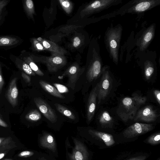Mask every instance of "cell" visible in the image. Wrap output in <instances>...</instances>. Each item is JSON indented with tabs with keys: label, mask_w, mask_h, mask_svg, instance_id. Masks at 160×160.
Instances as JSON below:
<instances>
[{
	"label": "cell",
	"mask_w": 160,
	"mask_h": 160,
	"mask_svg": "<svg viewBox=\"0 0 160 160\" xmlns=\"http://www.w3.org/2000/svg\"><path fill=\"white\" fill-rule=\"evenodd\" d=\"M145 57L142 58L143 65V72L145 78L147 79H149L153 75L155 72V63L154 59L155 58L150 56L149 52L145 53Z\"/></svg>",
	"instance_id": "obj_14"
},
{
	"label": "cell",
	"mask_w": 160,
	"mask_h": 160,
	"mask_svg": "<svg viewBox=\"0 0 160 160\" xmlns=\"http://www.w3.org/2000/svg\"><path fill=\"white\" fill-rule=\"evenodd\" d=\"M58 1L66 13L69 14L71 13L73 8V4L71 1L68 0H59Z\"/></svg>",
	"instance_id": "obj_28"
},
{
	"label": "cell",
	"mask_w": 160,
	"mask_h": 160,
	"mask_svg": "<svg viewBox=\"0 0 160 160\" xmlns=\"http://www.w3.org/2000/svg\"><path fill=\"white\" fill-rule=\"evenodd\" d=\"M4 84V82L2 77L1 67L0 64V94H1L2 92V89Z\"/></svg>",
	"instance_id": "obj_34"
},
{
	"label": "cell",
	"mask_w": 160,
	"mask_h": 160,
	"mask_svg": "<svg viewBox=\"0 0 160 160\" xmlns=\"http://www.w3.org/2000/svg\"><path fill=\"white\" fill-rule=\"evenodd\" d=\"M41 145L52 150L55 148V143L52 136L49 134L46 133L41 138L40 140Z\"/></svg>",
	"instance_id": "obj_20"
},
{
	"label": "cell",
	"mask_w": 160,
	"mask_h": 160,
	"mask_svg": "<svg viewBox=\"0 0 160 160\" xmlns=\"http://www.w3.org/2000/svg\"><path fill=\"white\" fill-rule=\"evenodd\" d=\"M34 102L37 107L45 117L50 122H57V117L54 110L45 100L41 98H35Z\"/></svg>",
	"instance_id": "obj_10"
},
{
	"label": "cell",
	"mask_w": 160,
	"mask_h": 160,
	"mask_svg": "<svg viewBox=\"0 0 160 160\" xmlns=\"http://www.w3.org/2000/svg\"><path fill=\"white\" fill-rule=\"evenodd\" d=\"M23 60L24 61L29 65L35 74L40 76H43L44 75L43 73L40 70L30 57H24Z\"/></svg>",
	"instance_id": "obj_25"
},
{
	"label": "cell",
	"mask_w": 160,
	"mask_h": 160,
	"mask_svg": "<svg viewBox=\"0 0 160 160\" xmlns=\"http://www.w3.org/2000/svg\"><path fill=\"white\" fill-rule=\"evenodd\" d=\"M24 10L28 17L32 19L35 14L33 2L32 0H26L23 2Z\"/></svg>",
	"instance_id": "obj_23"
},
{
	"label": "cell",
	"mask_w": 160,
	"mask_h": 160,
	"mask_svg": "<svg viewBox=\"0 0 160 160\" xmlns=\"http://www.w3.org/2000/svg\"><path fill=\"white\" fill-rule=\"evenodd\" d=\"M109 69V67L107 66H104L102 68L97 96L98 104L106 98L110 90L111 82Z\"/></svg>",
	"instance_id": "obj_6"
},
{
	"label": "cell",
	"mask_w": 160,
	"mask_h": 160,
	"mask_svg": "<svg viewBox=\"0 0 160 160\" xmlns=\"http://www.w3.org/2000/svg\"><path fill=\"white\" fill-rule=\"evenodd\" d=\"M148 143L152 145H156L160 142L159 132L154 134L149 137L147 140Z\"/></svg>",
	"instance_id": "obj_29"
},
{
	"label": "cell",
	"mask_w": 160,
	"mask_h": 160,
	"mask_svg": "<svg viewBox=\"0 0 160 160\" xmlns=\"http://www.w3.org/2000/svg\"><path fill=\"white\" fill-rule=\"evenodd\" d=\"M160 4V0H133L118 10L117 14H142Z\"/></svg>",
	"instance_id": "obj_3"
},
{
	"label": "cell",
	"mask_w": 160,
	"mask_h": 160,
	"mask_svg": "<svg viewBox=\"0 0 160 160\" xmlns=\"http://www.w3.org/2000/svg\"><path fill=\"white\" fill-rule=\"evenodd\" d=\"M26 119L31 121H37L42 118L40 113L37 110H32L28 113L25 116Z\"/></svg>",
	"instance_id": "obj_26"
},
{
	"label": "cell",
	"mask_w": 160,
	"mask_h": 160,
	"mask_svg": "<svg viewBox=\"0 0 160 160\" xmlns=\"http://www.w3.org/2000/svg\"><path fill=\"white\" fill-rule=\"evenodd\" d=\"M54 106L57 110L63 115L71 119L75 120L76 117L74 114L64 106L58 103H55Z\"/></svg>",
	"instance_id": "obj_24"
},
{
	"label": "cell",
	"mask_w": 160,
	"mask_h": 160,
	"mask_svg": "<svg viewBox=\"0 0 160 160\" xmlns=\"http://www.w3.org/2000/svg\"><path fill=\"white\" fill-rule=\"evenodd\" d=\"M16 63L18 68L27 74L32 76L35 75L34 72L32 70L29 65L24 61L18 58L16 60Z\"/></svg>",
	"instance_id": "obj_22"
},
{
	"label": "cell",
	"mask_w": 160,
	"mask_h": 160,
	"mask_svg": "<svg viewBox=\"0 0 160 160\" xmlns=\"http://www.w3.org/2000/svg\"><path fill=\"white\" fill-rule=\"evenodd\" d=\"M135 121L151 122L155 121L158 117L156 111L151 106H147L139 110L135 116Z\"/></svg>",
	"instance_id": "obj_12"
},
{
	"label": "cell",
	"mask_w": 160,
	"mask_h": 160,
	"mask_svg": "<svg viewBox=\"0 0 160 160\" xmlns=\"http://www.w3.org/2000/svg\"><path fill=\"white\" fill-rule=\"evenodd\" d=\"M155 28L156 24L153 23L144 31L138 42V46L140 51L143 52L147 50L154 38Z\"/></svg>",
	"instance_id": "obj_11"
},
{
	"label": "cell",
	"mask_w": 160,
	"mask_h": 160,
	"mask_svg": "<svg viewBox=\"0 0 160 160\" xmlns=\"http://www.w3.org/2000/svg\"><path fill=\"white\" fill-rule=\"evenodd\" d=\"M31 41L32 46L35 50L40 51L46 50L42 44L38 41L37 39L33 38Z\"/></svg>",
	"instance_id": "obj_30"
},
{
	"label": "cell",
	"mask_w": 160,
	"mask_h": 160,
	"mask_svg": "<svg viewBox=\"0 0 160 160\" xmlns=\"http://www.w3.org/2000/svg\"><path fill=\"white\" fill-rule=\"evenodd\" d=\"M123 31L120 24L108 28L104 37L105 47L111 59L116 64L118 62V52Z\"/></svg>",
	"instance_id": "obj_1"
},
{
	"label": "cell",
	"mask_w": 160,
	"mask_h": 160,
	"mask_svg": "<svg viewBox=\"0 0 160 160\" xmlns=\"http://www.w3.org/2000/svg\"><path fill=\"white\" fill-rule=\"evenodd\" d=\"M122 2V0H97L87 5L81 12L82 17L85 15L99 12Z\"/></svg>",
	"instance_id": "obj_5"
},
{
	"label": "cell",
	"mask_w": 160,
	"mask_h": 160,
	"mask_svg": "<svg viewBox=\"0 0 160 160\" xmlns=\"http://www.w3.org/2000/svg\"><path fill=\"white\" fill-rule=\"evenodd\" d=\"M99 87V82L91 91L88 98L87 111V120L90 122L92 119L96 109L97 98Z\"/></svg>",
	"instance_id": "obj_13"
},
{
	"label": "cell",
	"mask_w": 160,
	"mask_h": 160,
	"mask_svg": "<svg viewBox=\"0 0 160 160\" xmlns=\"http://www.w3.org/2000/svg\"><path fill=\"white\" fill-rule=\"evenodd\" d=\"M147 98L135 94L133 97L123 98L118 109V114L123 120L134 118L140 107L146 102Z\"/></svg>",
	"instance_id": "obj_2"
},
{
	"label": "cell",
	"mask_w": 160,
	"mask_h": 160,
	"mask_svg": "<svg viewBox=\"0 0 160 160\" xmlns=\"http://www.w3.org/2000/svg\"><path fill=\"white\" fill-rule=\"evenodd\" d=\"M81 43V40L79 37L76 36L75 37L73 40L72 46L75 48L78 47Z\"/></svg>",
	"instance_id": "obj_33"
},
{
	"label": "cell",
	"mask_w": 160,
	"mask_h": 160,
	"mask_svg": "<svg viewBox=\"0 0 160 160\" xmlns=\"http://www.w3.org/2000/svg\"><path fill=\"white\" fill-rule=\"evenodd\" d=\"M0 126L4 127H8L7 124L0 118Z\"/></svg>",
	"instance_id": "obj_38"
},
{
	"label": "cell",
	"mask_w": 160,
	"mask_h": 160,
	"mask_svg": "<svg viewBox=\"0 0 160 160\" xmlns=\"http://www.w3.org/2000/svg\"><path fill=\"white\" fill-rule=\"evenodd\" d=\"M86 77L89 82L97 79L102 73V61L100 53V48L98 42L92 47Z\"/></svg>",
	"instance_id": "obj_4"
},
{
	"label": "cell",
	"mask_w": 160,
	"mask_h": 160,
	"mask_svg": "<svg viewBox=\"0 0 160 160\" xmlns=\"http://www.w3.org/2000/svg\"><path fill=\"white\" fill-rule=\"evenodd\" d=\"M146 156H138L134 157H132L127 160H145L146 158Z\"/></svg>",
	"instance_id": "obj_36"
},
{
	"label": "cell",
	"mask_w": 160,
	"mask_h": 160,
	"mask_svg": "<svg viewBox=\"0 0 160 160\" xmlns=\"http://www.w3.org/2000/svg\"><path fill=\"white\" fill-rule=\"evenodd\" d=\"M37 39L42 44L46 50L50 51L52 53L62 55L67 53V51L65 49L59 46L54 42L43 39L41 37H39Z\"/></svg>",
	"instance_id": "obj_16"
},
{
	"label": "cell",
	"mask_w": 160,
	"mask_h": 160,
	"mask_svg": "<svg viewBox=\"0 0 160 160\" xmlns=\"http://www.w3.org/2000/svg\"><path fill=\"white\" fill-rule=\"evenodd\" d=\"M72 158L73 160H86L87 152L81 144L79 143L76 144Z\"/></svg>",
	"instance_id": "obj_18"
},
{
	"label": "cell",
	"mask_w": 160,
	"mask_h": 160,
	"mask_svg": "<svg viewBox=\"0 0 160 160\" xmlns=\"http://www.w3.org/2000/svg\"><path fill=\"white\" fill-rule=\"evenodd\" d=\"M43 62L49 72H55L66 65L67 60L64 55L52 53L51 55L45 58Z\"/></svg>",
	"instance_id": "obj_7"
},
{
	"label": "cell",
	"mask_w": 160,
	"mask_h": 160,
	"mask_svg": "<svg viewBox=\"0 0 160 160\" xmlns=\"http://www.w3.org/2000/svg\"><path fill=\"white\" fill-rule=\"evenodd\" d=\"M84 70V68H81L77 63H74L68 67L61 77L66 76L68 77L67 86L74 90L77 82Z\"/></svg>",
	"instance_id": "obj_9"
},
{
	"label": "cell",
	"mask_w": 160,
	"mask_h": 160,
	"mask_svg": "<svg viewBox=\"0 0 160 160\" xmlns=\"http://www.w3.org/2000/svg\"><path fill=\"white\" fill-rule=\"evenodd\" d=\"M22 76L25 82L29 84L31 83V78L28 75L23 72H22Z\"/></svg>",
	"instance_id": "obj_35"
},
{
	"label": "cell",
	"mask_w": 160,
	"mask_h": 160,
	"mask_svg": "<svg viewBox=\"0 0 160 160\" xmlns=\"http://www.w3.org/2000/svg\"><path fill=\"white\" fill-rule=\"evenodd\" d=\"M99 122L102 125L110 124L112 121V118L107 111L103 112L99 117Z\"/></svg>",
	"instance_id": "obj_27"
},
{
	"label": "cell",
	"mask_w": 160,
	"mask_h": 160,
	"mask_svg": "<svg viewBox=\"0 0 160 160\" xmlns=\"http://www.w3.org/2000/svg\"><path fill=\"white\" fill-rule=\"evenodd\" d=\"M39 83L42 88L51 95L56 97L63 99L65 97L57 89L46 81L40 80Z\"/></svg>",
	"instance_id": "obj_19"
},
{
	"label": "cell",
	"mask_w": 160,
	"mask_h": 160,
	"mask_svg": "<svg viewBox=\"0 0 160 160\" xmlns=\"http://www.w3.org/2000/svg\"><path fill=\"white\" fill-rule=\"evenodd\" d=\"M153 128L152 124L136 122L127 128L124 131L123 135L126 138H132L146 133Z\"/></svg>",
	"instance_id": "obj_8"
},
{
	"label": "cell",
	"mask_w": 160,
	"mask_h": 160,
	"mask_svg": "<svg viewBox=\"0 0 160 160\" xmlns=\"http://www.w3.org/2000/svg\"><path fill=\"white\" fill-rule=\"evenodd\" d=\"M1 142V140L0 139V144Z\"/></svg>",
	"instance_id": "obj_41"
},
{
	"label": "cell",
	"mask_w": 160,
	"mask_h": 160,
	"mask_svg": "<svg viewBox=\"0 0 160 160\" xmlns=\"http://www.w3.org/2000/svg\"><path fill=\"white\" fill-rule=\"evenodd\" d=\"M9 1L7 0L0 1V20L2 17V14L4 8L8 4Z\"/></svg>",
	"instance_id": "obj_32"
},
{
	"label": "cell",
	"mask_w": 160,
	"mask_h": 160,
	"mask_svg": "<svg viewBox=\"0 0 160 160\" xmlns=\"http://www.w3.org/2000/svg\"><path fill=\"white\" fill-rule=\"evenodd\" d=\"M89 132L91 134L101 139L108 147L111 146L115 143L113 137L110 134L92 130H89Z\"/></svg>",
	"instance_id": "obj_17"
},
{
	"label": "cell",
	"mask_w": 160,
	"mask_h": 160,
	"mask_svg": "<svg viewBox=\"0 0 160 160\" xmlns=\"http://www.w3.org/2000/svg\"><path fill=\"white\" fill-rule=\"evenodd\" d=\"M4 154L3 153L0 154V159L2 158L4 156Z\"/></svg>",
	"instance_id": "obj_40"
},
{
	"label": "cell",
	"mask_w": 160,
	"mask_h": 160,
	"mask_svg": "<svg viewBox=\"0 0 160 160\" xmlns=\"http://www.w3.org/2000/svg\"><path fill=\"white\" fill-rule=\"evenodd\" d=\"M17 78H14L10 83L6 93V97L13 108L18 104V90L17 86Z\"/></svg>",
	"instance_id": "obj_15"
},
{
	"label": "cell",
	"mask_w": 160,
	"mask_h": 160,
	"mask_svg": "<svg viewBox=\"0 0 160 160\" xmlns=\"http://www.w3.org/2000/svg\"><path fill=\"white\" fill-rule=\"evenodd\" d=\"M154 94L158 104H160V92L159 90H155L154 91Z\"/></svg>",
	"instance_id": "obj_37"
},
{
	"label": "cell",
	"mask_w": 160,
	"mask_h": 160,
	"mask_svg": "<svg viewBox=\"0 0 160 160\" xmlns=\"http://www.w3.org/2000/svg\"><path fill=\"white\" fill-rule=\"evenodd\" d=\"M31 152L29 151H24L20 153V155L22 156L28 155L30 154Z\"/></svg>",
	"instance_id": "obj_39"
},
{
	"label": "cell",
	"mask_w": 160,
	"mask_h": 160,
	"mask_svg": "<svg viewBox=\"0 0 160 160\" xmlns=\"http://www.w3.org/2000/svg\"><path fill=\"white\" fill-rule=\"evenodd\" d=\"M54 86L60 93H66L69 92L68 88L62 84L54 83Z\"/></svg>",
	"instance_id": "obj_31"
},
{
	"label": "cell",
	"mask_w": 160,
	"mask_h": 160,
	"mask_svg": "<svg viewBox=\"0 0 160 160\" xmlns=\"http://www.w3.org/2000/svg\"><path fill=\"white\" fill-rule=\"evenodd\" d=\"M19 41V40L14 37H0V47H8L15 45L17 44Z\"/></svg>",
	"instance_id": "obj_21"
}]
</instances>
